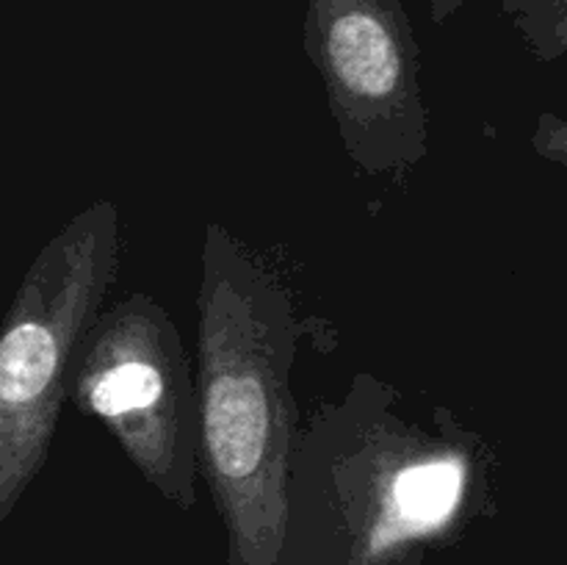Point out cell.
I'll list each match as a JSON object with an SVG mask.
<instances>
[{
    "instance_id": "obj_5",
    "label": "cell",
    "mask_w": 567,
    "mask_h": 565,
    "mask_svg": "<svg viewBox=\"0 0 567 565\" xmlns=\"http://www.w3.org/2000/svg\"><path fill=\"white\" fill-rule=\"evenodd\" d=\"M305 53L349 161L404 177L430 153L421 50L402 0H305Z\"/></svg>"
},
{
    "instance_id": "obj_7",
    "label": "cell",
    "mask_w": 567,
    "mask_h": 565,
    "mask_svg": "<svg viewBox=\"0 0 567 565\" xmlns=\"http://www.w3.org/2000/svg\"><path fill=\"white\" fill-rule=\"evenodd\" d=\"M532 147H535L537 155H543V158L554 161V164L567 170V120H559L554 114H543L537 120Z\"/></svg>"
},
{
    "instance_id": "obj_1",
    "label": "cell",
    "mask_w": 567,
    "mask_h": 565,
    "mask_svg": "<svg viewBox=\"0 0 567 565\" xmlns=\"http://www.w3.org/2000/svg\"><path fill=\"white\" fill-rule=\"evenodd\" d=\"M399 388L358 371L299 430L282 565H424L491 507L493 452L437 404L404 413Z\"/></svg>"
},
{
    "instance_id": "obj_2",
    "label": "cell",
    "mask_w": 567,
    "mask_h": 565,
    "mask_svg": "<svg viewBox=\"0 0 567 565\" xmlns=\"http://www.w3.org/2000/svg\"><path fill=\"white\" fill-rule=\"evenodd\" d=\"M302 327L282 277L221 222H208L197 288V449L227 532V565H282Z\"/></svg>"
},
{
    "instance_id": "obj_8",
    "label": "cell",
    "mask_w": 567,
    "mask_h": 565,
    "mask_svg": "<svg viewBox=\"0 0 567 565\" xmlns=\"http://www.w3.org/2000/svg\"><path fill=\"white\" fill-rule=\"evenodd\" d=\"M465 3H468V0H430V20L435 22V25H446Z\"/></svg>"
},
{
    "instance_id": "obj_4",
    "label": "cell",
    "mask_w": 567,
    "mask_h": 565,
    "mask_svg": "<svg viewBox=\"0 0 567 565\" xmlns=\"http://www.w3.org/2000/svg\"><path fill=\"white\" fill-rule=\"evenodd\" d=\"M72 404L97 419L169 504H197V386L181 330L136 291L103 308L70 369Z\"/></svg>"
},
{
    "instance_id": "obj_3",
    "label": "cell",
    "mask_w": 567,
    "mask_h": 565,
    "mask_svg": "<svg viewBox=\"0 0 567 565\" xmlns=\"http://www.w3.org/2000/svg\"><path fill=\"white\" fill-rule=\"evenodd\" d=\"M120 271V210H78L28 266L0 325V521L44 469L70 369Z\"/></svg>"
},
{
    "instance_id": "obj_6",
    "label": "cell",
    "mask_w": 567,
    "mask_h": 565,
    "mask_svg": "<svg viewBox=\"0 0 567 565\" xmlns=\"http://www.w3.org/2000/svg\"><path fill=\"white\" fill-rule=\"evenodd\" d=\"M502 9L535 59L567 53V0H502Z\"/></svg>"
}]
</instances>
